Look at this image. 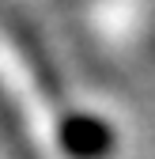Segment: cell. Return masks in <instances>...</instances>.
<instances>
[{"label": "cell", "instance_id": "6da1fadb", "mask_svg": "<svg viewBox=\"0 0 155 159\" xmlns=\"http://www.w3.org/2000/svg\"><path fill=\"white\" fill-rule=\"evenodd\" d=\"M57 144L68 159H110L117 136L113 125L99 114H68L57 125Z\"/></svg>", "mask_w": 155, "mask_h": 159}]
</instances>
